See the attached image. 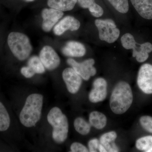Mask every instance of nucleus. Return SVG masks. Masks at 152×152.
Wrapping results in <instances>:
<instances>
[{"mask_svg": "<svg viewBox=\"0 0 152 152\" xmlns=\"http://www.w3.org/2000/svg\"><path fill=\"white\" fill-rule=\"evenodd\" d=\"M133 101L132 91L126 82L121 81L117 84L110 99V107L117 115L124 113L130 107Z\"/></svg>", "mask_w": 152, "mask_h": 152, "instance_id": "nucleus-1", "label": "nucleus"}, {"mask_svg": "<svg viewBox=\"0 0 152 152\" xmlns=\"http://www.w3.org/2000/svg\"><path fill=\"white\" fill-rule=\"evenodd\" d=\"M43 103V96L40 94H32L28 97L20 115L22 124L26 127L35 126L41 118Z\"/></svg>", "mask_w": 152, "mask_h": 152, "instance_id": "nucleus-2", "label": "nucleus"}, {"mask_svg": "<svg viewBox=\"0 0 152 152\" xmlns=\"http://www.w3.org/2000/svg\"><path fill=\"white\" fill-rule=\"evenodd\" d=\"M47 119L53 127V139L58 144H61L67 138L69 124L67 118L61 109L54 107L50 111Z\"/></svg>", "mask_w": 152, "mask_h": 152, "instance_id": "nucleus-3", "label": "nucleus"}, {"mask_svg": "<svg viewBox=\"0 0 152 152\" xmlns=\"http://www.w3.org/2000/svg\"><path fill=\"white\" fill-rule=\"evenodd\" d=\"M7 43L10 50L18 59H27L32 51L33 48L28 36L23 33L12 32L9 34Z\"/></svg>", "mask_w": 152, "mask_h": 152, "instance_id": "nucleus-4", "label": "nucleus"}, {"mask_svg": "<svg viewBox=\"0 0 152 152\" xmlns=\"http://www.w3.org/2000/svg\"><path fill=\"white\" fill-rule=\"evenodd\" d=\"M121 42L123 47L126 50H132L133 57L136 58L139 63L145 61L149 57V53L152 52V44L147 42L137 46V43L132 35L127 33L122 37Z\"/></svg>", "mask_w": 152, "mask_h": 152, "instance_id": "nucleus-5", "label": "nucleus"}, {"mask_svg": "<svg viewBox=\"0 0 152 152\" xmlns=\"http://www.w3.org/2000/svg\"><path fill=\"white\" fill-rule=\"evenodd\" d=\"M95 24L99 31L101 40L111 44L115 42L119 37L120 30L112 19H96Z\"/></svg>", "mask_w": 152, "mask_h": 152, "instance_id": "nucleus-6", "label": "nucleus"}, {"mask_svg": "<svg viewBox=\"0 0 152 152\" xmlns=\"http://www.w3.org/2000/svg\"><path fill=\"white\" fill-rule=\"evenodd\" d=\"M67 63L85 80H89L91 77L96 73V70L94 66L95 61L93 59H88L83 62L78 63L73 59L69 58Z\"/></svg>", "mask_w": 152, "mask_h": 152, "instance_id": "nucleus-7", "label": "nucleus"}, {"mask_svg": "<svg viewBox=\"0 0 152 152\" xmlns=\"http://www.w3.org/2000/svg\"><path fill=\"white\" fill-rule=\"evenodd\" d=\"M137 83L140 89L147 94H152V65H142L140 68Z\"/></svg>", "mask_w": 152, "mask_h": 152, "instance_id": "nucleus-8", "label": "nucleus"}, {"mask_svg": "<svg viewBox=\"0 0 152 152\" xmlns=\"http://www.w3.org/2000/svg\"><path fill=\"white\" fill-rule=\"evenodd\" d=\"M39 58L44 66L49 70H53L59 66L61 60L54 49L50 46H45L41 50Z\"/></svg>", "mask_w": 152, "mask_h": 152, "instance_id": "nucleus-9", "label": "nucleus"}, {"mask_svg": "<svg viewBox=\"0 0 152 152\" xmlns=\"http://www.w3.org/2000/svg\"><path fill=\"white\" fill-rule=\"evenodd\" d=\"M62 77L69 92L75 94L78 92L83 82L82 78L72 68L65 69Z\"/></svg>", "mask_w": 152, "mask_h": 152, "instance_id": "nucleus-10", "label": "nucleus"}, {"mask_svg": "<svg viewBox=\"0 0 152 152\" xmlns=\"http://www.w3.org/2000/svg\"><path fill=\"white\" fill-rule=\"evenodd\" d=\"M63 15L64 12L62 11L51 8L43 9L42 12L43 30L46 32H50Z\"/></svg>", "mask_w": 152, "mask_h": 152, "instance_id": "nucleus-11", "label": "nucleus"}, {"mask_svg": "<svg viewBox=\"0 0 152 152\" xmlns=\"http://www.w3.org/2000/svg\"><path fill=\"white\" fill-rule=\"evenodd\" d=\"M107 94V83L104 79H96L93 83V88L89 94V99L91 102L96 103L102 102Z\"/></svg>", "mask_w": 152, "mask_h": 152, "instance_id": "nucleus-12", "label": "nucleus"}, {"mask_svg": "<svg viewBox=\"0 0 152 152\" xmlns=\"http://www.w3.org/2000/svg\"><path fill=\"white\" fill-rule=\"evenodd\" d=\"M80 23L75 18L71 16H67L63 18L53 28V33L56 35H62L68 30L73 31L79 29Z\"/></svg>", "mask_w": 152, "mask_h": 152, "instance_id": "nucleus-13", "label": "nucleus"}, {"mask_svg": "<svg viewBox=\"0 0 152 152\" xmlns=\"http://www.w3.org/2000/svg\"><path fill=\"white\" fill-rule=\"evenodd\" d=\"M86 52L85 46L76 41H69L62 49L63 54L68 57H83L86 54Z\"/></svg>", "mask_w": 152, "mask_h": 152, "instance_id": "nucleus-14", "label": "nucleus"}, {"mask_svg": "<svg viewBox=\"0 0 152 152\" xmlns=\"http://www.w3.org/2000/svg\"><path fill=\"white\" fill-rule=\"evenodd\" d=\"M139 15L147 20L152 19V0H130Z\"/></svg>", "mask_w": 152, "mask_h": 152, "instance_id": "nucleus-15", "label": "nucleus"}, {"mask_svg": "<svg viewBox=\"0 0 152 152\" xmlns=\"http://www.w3.org/2000/svg\"><path fill=\"white\" fill-rule=\"evenodd\" d=\"M117 137V133L115 132H108L102 135L100 138V143L104 147L107 152H118V148L114 142Z\"/></svg>", "mask_w": 152, "mask_h": 152, "instance_id": "nucleus-16", "label": "nucleus"}, {"mask_svg": "<svg viewBox=\"0 0 152 152\" xmlns=\"http://www.w3.org/2000/svg\"><path fill=\"white\" fill-rule=\"evenodd\" d=\"M77 3V0H48V5L51 8L62 12L72 10Z\"/></svg>", "mask_w": 152, "mask_h": 152, "instance_id": "nucleus-17", "label": "nucleus"}, {"mask_svg": "<svg viewBox=\"0 0 152 152\" xmlns=\"http://www.w3.org/2000/svg\"><path fill=\"white\" fill-rule=\"evenodd\" d=\"M89 122L94 127L97 129H102L107 125V118L102 113L93 111L90 114Z\"/></svg>", "mask_w": 152, "mask_h": 152, "instance_id": "nucleus-18", "label": "nucleus"}, {"mask_svg": "<svg viewBox=\"0 0 152 152\" xmlns=\"http://www.w3.org/2000/svg\"><path fill=\"white\" fill-rule=\"evenodd\" d=\"M10 118L7 110L2 103L0 102V132H4L10 125Z\"/></svg>", "mask_w": 152, "mask_h": 152, "instance_id": "nucleus-19", "label": "nucleus"}, {"mask_svg": "<svg viewBox=\"0 0 152 152\" xmlns=\"http://www.w3.org/2000/svg\"><path fill=\"white\" fill-rule=\"evenodd\" d=\"M74 127L76 131L82 135H86L91 131V125L86 120L78 117L74 121Z\"/></svg>", "mask_w": 152, "mask_h": 152, "instance_id": "nucleus-20", "label": "nucleus"}, {"mask_svg": "<svg viewBox=\"0 0 152 152\" xmlns=\"http://www.w3.org/2000/svg\"><path fill=\"white\" fill-rule=\"evenodd\" d=\"M136 147L140 151L152 152V136H145L138 139L136 142Z\"/></svg>", "mask_w": 152, "mask_h": 152, "instance_id": "nucleus-21", "label": "nucleus"}, {"mask_svg": "<svg viewBox=\"0 0 152 152\" xmlns=\"http://www.w3.org/2000/svg\"><path fill=\"white\" fill-rule=\"evenodd\" d=\"M28 65L32 69L36 74H43L45 71V68L39 57L37 56H33L29 59Z\"/></svg>", "mask_w": 152, "mask_h": 152, "instance_id": "nucleus-22", "label": "nucleus"}, {"mask_svg": "<svg viewBox=\"0 0 152 152\" xmlns=\"http://www.w3.org/2000/svg\"><path fill=\"white\" fill-rule=\"evenodd\" d=\"M114 8L121 13L126 14L129 11L128 0H108Z\"/></svg>", "mask_w": 152, "mask_h": 152, "instance_id": "nucleus-23", "label": "nucleus"}, {"mask_svg": "<svg viewBox=\"0 0 152 152\" xmlns=\"http://www.w3.org/2000/svg\"><path fill=\"white\" fill-rule=\"evenodd\" d=\"M140 122L144 129L152 133V117L143 116L140 118Z\"/></svg>", "mask_w": 152, "mask_h": 152, "instance_id": "nucleus-24", "label": "nucleus"}, {"mask_svg": "<svg viewBox=\"0 0 152 152\" xmlns=\"http://www.w3.org/2000/svg\"><path fill=\"white\" fill-rule=\"evenodd\" d=\"M90 13L95 18H100L104 14V10L100 6L95 2L88 8Z\"/></svg>", "mask_w": 152, "mask_h": 152, "instance_id": "nucleus-25", "label": "nucleus"}, {"mask_svg": "<svg viewBox=\"0 0 152 152\" xmlns=\"http://www.w3.org/2000/svg\"><path fill=\"white\" fill-rule=\"evenodd\" d=\"M71 151L72 152H87L89 150L86 147L80 143L74 142L72 144L70 147Z\"/></svg>", "mask_w": 152, "mask_h": 152, "instance_id": "nucleus-26", "label": "nucleus"}, {"mask_svg": "<svg viewBox=\"0 0 152 152\" xmlns=\"http://www.w3.org/2000/svg\"><path fill=\"white\" fill-rule=\"evenodd\" d=\"M100 141L98 139L94 138L90 140L88 143L89 151L91 152L99 151V147Z\"/></svg>", "mask_w": 152, "mask_h": 152, "instance_id": "nucleus-27", "label": "nucleus"}, {"mask_svg": "<svg viewBox=\"0 0 152 152\" xmlns=\"http://www.w3.org/2000/svg\"><path fill=\"white\" fill-rule=\"evenodd\" d=\"M21 73L25 77L30 78L34 75L35 73L29 66H24L20 70Z\"/></svg>", "mask_w": 152, "mask_h": 152, "instance_id": "nucleus-28", "label": "nucleus"}, {"mask_svg": "<svg viewBox=\"0 0 152 152\" xmlns=\"http://www.w3.org/2000/svg\"><path fill=\"white\" fill-rule=\"evenodd\" d=\"M80 7L83 9H88L95 2V0H77Z\"/></svg>", "mask_w": 152, "mask_h": 152, "instance_id": "nucleus-29", "label": "nucleus"}, {"mask_svg": "<svg viewBox=\"0 0 152 152\" xmlns=\"http://www.w3.org/2000/svg\"><path fill=\"white\" fill-rule=\"evenodd\" d=\"M99 151L100 152H107L104 147L100 143L99 147Z\"/></svg>", "mask_w": 152, "mask_h": 152, "instance_id": "nucleus-30", "label": "nucleus"}, {"mask_svg": "<svg viewBox=\"0 0 152 152\" xmlns=\"http://www.w3.org/2000/svg\"><path fill=\"white\" fill-rule=\"evenodd\" d=\"M24 1H26L27 2H32L34 1V0H24Z\"/></svg>", "mask_w": 152, "mask_h": 152, "instance_id": "nucleus-31", "label": "nucleus"}]
</instances>
